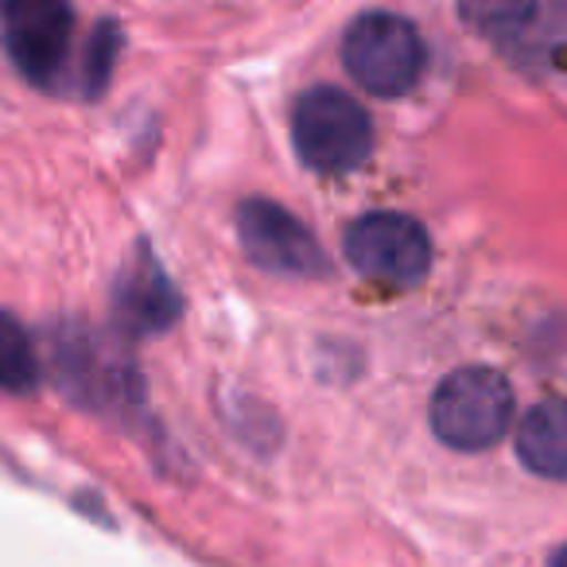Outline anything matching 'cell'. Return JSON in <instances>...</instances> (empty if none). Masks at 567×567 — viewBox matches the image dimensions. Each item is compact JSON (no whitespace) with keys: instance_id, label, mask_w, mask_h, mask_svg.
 I'll return each instance as SVG.
<instances>
[{"instance_id":"obj_1","label":"cell","mask_w":567,"mask_h":567,"mask_svg":"<svg viewBox=\"0 0 567 567\" xmlns=\"http://www.w3.org/2000/svg\"><path fill=\"white\" fill-rule=\"evenodd\" d=\"M51 373L79 409L128 416L141 404V373L128 354L94 327L66 319L51 327Z\"/></svg>"},{"instance_id":"obj_2","label":"cell","mask_w":567,"mask_h":567,"mask_svg":"<svg viewBox=\"0 0 567 567\" xmlns=\"http://www.w3.org/2000/svg\"><path fill=\"white\" fill-rule=\"evenodd\" d=\"M71 0H0V51L35 90L59 94L74 55Z\"/></svg>"},{"instance_id":"obj_3","label":"cell","mask_w":567,"mask_h":567,"mask_svg":"<svg viewBox=\"0 0 567 567\" xmlns=\"http://www.w3.org/2000/svg\"><path fill=\"white\" fill-rule=\"evenodd\" d=\"M292 141L308 167L327 175L354 172L373 152V121L362 102L334 86H316L292 105Z\"/></svg>"},{"instance_id":"obj_4","label":"cell","mask_w":567,"mask_h":567,"mask_svg":"<svg viewBox=\"0 0 567 567\" xmlns=\"http://www.w3.org/2000/svg\"><path fill=\"white\" fill-rule=\"evenodd\" d=\"M513 424V389L489 365H463L432 393V432L455 451H486Z\"/></svg>"},{"instance_id":"obj_5","label":"cell","mask_w":567,"mask_h":567,"mask_svg":"<svg viewBox=\"0 0 567 567\" xmlns=\"http://www.w3.org/2000/svg\"><path fill=\"white\" fill-rule=\"evenodd\" d=\"M342 63L350 79L378 97H401L424 74V40L396 12H365L347 28Z\"/></svg>"},{"instance_id":"obj_6","label":"cell","mask_w":567,"mask_h":567,"mask_svg":"<svg viewBox=\"0 0 567 567\" xmlns=\"http://www.w3.org/2000/svg\"><path fill=\"white\" fill-rule=\"evenodd\" d=\"M347 260L358 276L381 288H412L432 268V241L416 218L396 210H378L347 229Z\"/></svg>"},{"instance_id":"obj_7","label":"cell","mask_w":567,"mask_h":567,"mask_svg":"<svg viewBox=\"0 0 567 567\" xmlns=\"http://www.w3.org/2000/svg\"><path fill=\"white\" fill-rule=\"evenodd\" d=\"M237 234L249 260L265 272L303 276V280L327 272V252L316 234L272 198H249L237 206Z\"/></svg>"},{"instance_id":"obj_8","label":"cell","mask_w":567,"mask_h":567,"mask_svg":"<svg viewBox=\"0 0 567 567\" xmlns=\"http://www.w3.org/2000/svg\"><path fill=\"white\" fill-rule=\"evenodd\" d=\"M179 311L183 300L175 292L172 276L164 272V265L148 245H136V252L113 280V327L128 339H152V334H164L167 327H175Z\"/></svg>"},{"instance_id":"obj_9","label":"cell","mask_w":567,"mask_h":567,"mask_svg":"<svg viewBox=\"0 0 567 567\" xmlns=\"http://www.w3.org/2000/svg\"><path fill=\"white\" fill-rule=\"evenodd\" d=\"M517 458L540 478H567V401H540L517 424Z\"/></svg>"},{"instance_id":"obj_10","label":"cell","mask_w":567,"mask_h":567,"mask_svg":"<svg viewBox=\"0 0 567 567\" xmlns=\"http://www.w3.org/2000/svg\"><path fill=\"white\" fill-rule=\"evenodd\" d=\"M43 381V358L28 323L12 311H0V393L28 396Z\"/></svg>"},{"instance_id":"obj_11","label":"cell","mask_w":567,"mask_h":567,"mask_svg":"<svg viewBox=\"0 0 567 567\" xmlns=\"http://www.w3.org/2000/svg\"><path fill=\"white\" fill-rule=\"evenodd\" d=\"M536 4L540 0H458V17L478 35L509 40V35H520L533 24Z\"/></svg>"},{"instance_id":"obj_12","label":"cell","mask_w":567,"mask_h":567,"mask_svg":"<svg viewBox=\"0 0 567 567\" xmlns=\"http://www.w3.org/2000/svg\"><path fill=\"white\" fill-rule=\"evenodd\" d=\"M121 28L117 20H102V24L90 32L86 40V51H82V63H79V90L82 97H102L110 90V79H113V66H117V55H121Z\"/></svg>"},{"instance_id":"obj_13","label":"cell","mask_w":567,"mask_h":567,"mask_svg":"<svg viewBox=\"0 0 567 567\" xmlns=\"http://www.w3.org/2000/svg\"><path fill=\"white\" fill-rule=\"evenodd\" d=\"M556 567H567V548H564V551H559V556H556Z\"/></svg>"}]
</instances>
